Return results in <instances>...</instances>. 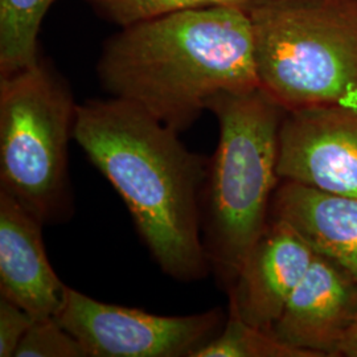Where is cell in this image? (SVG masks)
I'll return each mask as SVG.
<instances>
[{"label":"cell","mask_w":357,"mask_h":357,"mask_svg":"<svg viewBox=\"0 0 357 357\" xmlns=\"http://www.w3.org/2000/svg\"><path fill=\"white\" fill-rule=\"evenodd\" d=\"M77 107L68 84L41 57L0 77V191L43 225L72 213L69 142Z\"/></svg>","instance_id":"obj_5"},{"label":"cell","mask_w":357,"mask_h":357,"mask_svg":"<svg viewBox=\"0 0 357 357\" xmlns=\"http://www.w3.org/2000/svg\"><path fill=\"white\" fill-rule=\"evenodd\" d=\"M205 110L220 134L203 188V241L212 273L228 290L270 222L286 110L261 86L217 93Z\"/></svg>","instance_id":"obj_3"},{"label":"cell","mask_w":357,"mask_h":357,"mask_svg":"<svg viewBox=\"0 0 357 357\" xmlns=\"http://www.w3.org/2000/svg\"><path fill=\"white\" fill-rule=\"evenodd\" d=\"M315 253L291 225L270 218L268 228L246 255L227 290L228 312L257 328L271 331L306 275Z\"/></svg>","instance_id":"obj_9"},{"label":"cell","mask_w":357,"mask_h":357,"mask_svg":"<svg viewBox=\"0 0 357 357\" xmlns=\"http://www.w3.org/2000/svg\"><path fill=\"white\" fill-rule=\"evenodd\" d=\"M277 171L281 180L357 199V102L286 112Z\"/></svg>","instance_id":"obj_7"},{"label":"cell","mask_w":357,"mask_h":357,"mask_svg":"<svg viewBox=\"0 0 357 357\" xmlns=\"http://www.w3.org/2000/svg\"><path fill=\"white\" fill-rule=\"evenodd\" d=\"M15 357H88L76 337L56 317L36 319L19 345Z\"/></svg>","instance_id":"obj_15"},{"label":"cell","mask_w":357,"mask_h":357,"mask_svg":"<svg viewBox=\"0 0 357 357\" xmlns=\"http://www.w3.org/2000/svg\"><path fill=\"white\" fill-rule=\"evenodd\" d=\"M356 324V280L331 257L317 252L271 332L314 357L339 356L342 342Z\"/></svg>","instance_id":"obj_8"},{"label":"cell","mask_w":357,"mask_h":357,"mask_svg":"<svg viewBox=\"0 0 357 357\" xmlns=\"http://www.w3.org/2000/svg\"><path fill=\"white\" fill-rule=\"evenodd\" d=\"M57 0H0V77L11 76L40 60V26Z\"/></svg>","instance_id":"obj_12"},{"label":"cell","mask_w":357,"mask_h":357,"mask_svg":"<svg viewBox=\"0 0 357 357\" xmlns=\"http://www.w3.org/2000/svg\"><path fill=\"white\" fill-rule=\"evenodd\" d=\"M339 356L357 357V324L348 332L339 348Z\"/></svg>","instance_id":"obj_17"},{"label":"cell","mask_w":357,"mask_h":357,"mask_svg":"<svg viewBox=\"0 0 357 357\" xmlns=\"http://www.w3.org/2000/svg\"><path fill=\"white\" fill-rule=\"evenodd\" d=\"M195 357H314L312 354L281 342L271 331L257 328L228 312L216 337Z\"/></svg>","instance_id":"obj_13"},{"label":"cell","mask_w":357,"mask_h":357,"mask_svg":"<svg viewBox=\"0 0 357 357\" xmlns=\"http://www.w3.org/2000/svg\"><path fill=\"white\" fill-rule=\"evenodd\" d=\"M103 19L121 28L134 26L168 13L208 6L245 8L250 0H84Z\"/></svg>","instance_id":"obj_14"},{"label":"cell","mask_w":357,"mask_h":357,"mask_svg":"<svg viewBox=\"0 0 357 357\" xmlns=\"http://www.w3.org/2000/svg\"><path fill=\"white\" fill-rule=\"evenodd\" d=\"M41 228L36 217L0 191V295L33 319L56 317L68 290L52 268Z\"/></svg>","instance_id":"obj_10"},{"label":"cell","mask_w":357,"mask_h":357,"mask_svg":"<svg viewBox=\"0 0 357 357\" xmlns=\"http://www.w3.org/2000/svg\"><path fill=\"white\" fill-rule=\"evenodd\" d=\"M259 86L286 112L357 102V0H250Z\"/></svg>","instance_id":"obj_4"},{"label":"cell","mask_w":357,"mask_h":357,"mask_svg":"<svg viewBox=\"0 0 357 357\" xmlns=\"http://www.w3.org/2000/svg\"><path fill=\"white\" fill-rule=\"evenodd\" d=\"M98 77L112 97L135 103L178 134L221 91L259 86L249 15L208 6L125 26L103 45Z\"/></svg>","instance_id":"obj_2"},{"label":"cell","mask_w":357,"mask_h":357,"mask_svg":"<svg viewBox=\"0 0 357 357\" xmlns=\"http://www.w3.org/2000/svg\"><path fill=\"white\" fill-rule=\"evenodd\" d=\"M56 319L88 357H195L225 324L220 308L167 317L103 303L68 287Z\"/></svg>","instance_id":"obj_6"},{"label":"cell","mask_w":357,"mask_h":357,"mask_svg":"<svg viewBox=\"0 0 357 357\" xmlns=\"http://www.w3.org/2000/svg\"><path fill=\"white\" fill-rule=\"evenodd\" d=\"M75 141L123 199L158 266L172 280L212 273L202 229L208 160L138 105L112 97L77 107Z\"/></svg>","instance_id":"obj_1"},{"label":"cell","mask_w":357,"mask_h":357,"mask_svg":"<svg viewBox=\"0 0 357 357\" xmlns=\"http://www.w3.org/2000/svg\"><path fill=\"white\" fill-rule=\"evenodd\" d=\"M35 320L26 310L0 296V357L15 356Z\"/></svg>","instance_id":"obj_16"},{"label":"cell","mask_w":357,"mask_h":357,"mask_svg":"<svg viewBox=\"0 0 357 357\" xmlns=\"http://www.w3.org/2000/svg\"><path fill=\"white\" fill-rule=\"evenodd\" d=\"M270 218L291 225L312 249L328 255L357 281V199L281 180Z\"/></svg>","instance_id":"obj_11"}]
</instances>
